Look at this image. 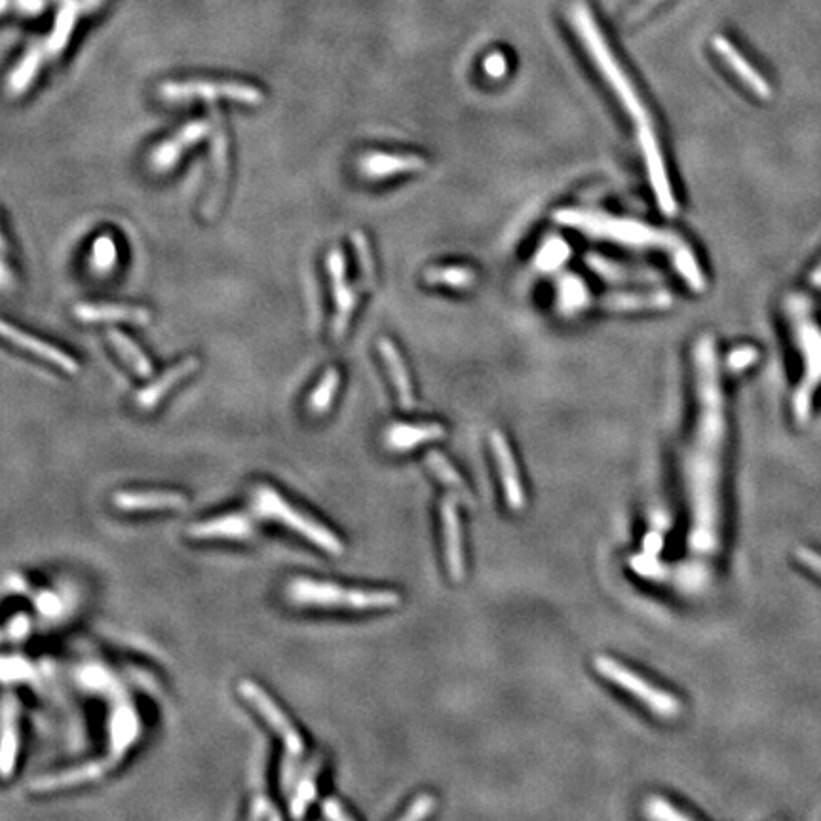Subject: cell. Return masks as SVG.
<instances>
[{
  "instance_id": "ba28073f",
  "label": "cell",
  "mask_w": 821,
  "mask_h": 821,
  "mask_svg": "<svg viewBox=\"0 0 821 821\" xmlns=\"http://www.w3.org/2000/svg\"><path fill=\"white\" fill-rule=\"evenodd\" d=\"M160 97L166 101H191V99H230L246 105L263 103V92L251 84L242 82H208V80H187V82H166L160 86Z\"/></svg>"
},
{
  "instance_id": "484cf974",
  "label": "cell",
  "mask_w": 821,
  "mask_h": 821,
  "mask_svg": "<svg viewBox=\"0 0 821 821\" xmlns=\"http://www.w3.org/2000/svg\"><path fill=\"white\" fill-rule=\"evenodd\" d=\"M445 436V428L438 422L430 424H394L386 432V445L392 451H409L426 441L440 440Z\"/></svg>"
},
{
  "instance_id": "d6986e66",
  "label": "cell",
  "mask_w": 821,
  "mask_h": 821,
  "mask_svg": "<svg viewBox=\"0 0 821 821\" xmlns=\"http://www.w3.org/2000/svg\"><path fill=\"white\" fill-rule=\"evenodd\" d=\"M713 50L721 56V59L725 61L726 67L738 77V80L751 90L753 96H757L759 99H770V97H772L770 84H768V82L764 80L763 75L757 73L755 67L734 48L732 42H728V40L723 39V37H717V39H713Z\"/></svg>"
},
{
  "instance_id": "f907efd6",
  "label": "cell",
  "mask_w": 821,
  "mask_h": 821,
  "mask_svg": "<svg viewBox=\"0 0 821 821\" xmlns=\"http://www.w3.org/2000/svg\"><path fill=\"white\" fill-rule=\"evenodd\" d=\"M6 4H8V0H0V12L6 8Z\"/></svg>"
},
{
  "instance_id": "ab89813d",
  "label": "cell",
  "mask_w": 821,
  "mask_h": 821,
  "mask_svg": "<svg viewBox=\"0 0 821 821\" xmlns=\"http://www.w3.org/2000/svg\"><path fill=\"white\" fill-rule=\"evenodd\" d=\"M436 808V799L432 795H421L417 797L413 804L409 806V810L401 816V821H417L424 820L426 816H430Z\"/></svg>"
},
{
  "instance_id": "2e32d148",
  "label": "cell",
  "mask_w": 821,
  "mask_h": 821,
  "mask_svg": "<svg viewBox=\"0 0 821 821\" xmlns=\"http://www.w3.org/2000/svg\"><path fill=\"white\" fill-rule=\"evenodd\" d=\"M120 759H122V755H113V757H107V759H99V761L82 764V766L65 770V772H58V774L40 778L31 785V789L37 791V793H50V791L94 782V780L103 778L107 772H111L116 764L120 763Z\"/></svg>"
},
{
  "instance_id": "ffe728a7",
  "label": "cell",
  "mask_w": 821,
  "mask_h": 821,
  "mask_svg": "<svg viewBox=\"0 0 821 821\" xmlns=\"http://www.w3.org/2000/svg\"><path fill=\"white\" fill-rule=\"evenodd\" d=\"M211 160H213V187H211L210 196H208V204H206V217L215 215V211L219 208L223 194H225V187H227V179H229V137L225 132V126L221 124V118L217 115V122H215V132H213V141H211Z\"/></svg>"
},
{
  "instance_id": "60d3db41",
  "label": "cell",
  "mask_w": 821,
  "mask_h": 821,
  "mask_svg": "<svg viewBox=\"0 0 821 821\" xmlns=\"http://www.w3.org/2000/svg\"><path fill=\"white\" fill-rule=\"evenodd\" d=\"M565 242L555 240L552 244H548L546 249L540 253V263L544 268H552L559 265L561 261H565Z\"/></svg>"
},
{
  "instance_id": "d4e9b609",
  "label": "cell",
  "mask_w": 821,
  "mask_h": 821,
  "mask_svg": "<svg viewBox=\"0 0 821 821\" xmlns=\"http://www.w3.org/2000/svg\"><path fill=\"white\" fill-rule=\"evenodd\" d=\"M673 305V297L668 291H647V293H609L599 297L597 306L612 312H637V310H664Z\"/></svg>"
},
{
  "instance_id": "f35d334b",
  "label": "cell",
  "mask_w": 821,
  "mask_h": 821,
  "mask_svg": "<svg viewBox=\"0 0 821 821\" xmlns=\"http://www.w3.org/2000/svg\"><path fill=\"white\" fill-rule=\"evenodd\" d=\"M759 360V352L755 346H740L732 354H728V369L732 371H744L749 365Z\"/></svg>"
},
{
  "instance_id": "9c48e42d",
  "label": "cell",
  "mask_w": 821,
  "mask_h": 821,
  "mask_svg": "<svg viewBox=\"0 0 821 821\" xmlns=\"http://www.w3.org/2000/svg\"><path fill=\"white\" fill-rule=\"evenodd\" d=\"M635 126H637V141H639L641 153L645 158V166H647V173H649L652 191L656 194L658 208L669 217H673L677 213V200H675V194H673L671 183H669L668 170H666L664 154H662L658 137H656V130L652 128L650 118L645 122L635 124Z\"/></svg>"
},
{
  "instance_id": "8992f818",
  "label": "cell",
  "mask_w": 821,
  "mask_h": 821,
  "mask_svg": "<svg viewBox=\"0 0 821 821\" xmlns=\"http://www.w3.org/2000/svg\"><path fill=\"white\" fill-rule=\"evenodd\" d=\"M253 508H255L257 514L276 519V521L284 523L289 529H293L295 533L305 536L306 540L320 546L327 554L341 555L344 552L343 542L339 540V536L335 535L333 531H329L322 523H318V521L310 519L305 514H301L299 510H295L286 498L280 497L268 485H259L255 489Z\"/></svg>"
},
{
  "instance_id": "b9f144b4",
  "label": "cell",
  "mask_w": 821,
  "mask_h": 821,
  "mask_svg": "<svg viewBox=\"0 0 821 821\" xmlns=\"http://www.w3.org/2000/svg\"><path fill=\"white\" fill-rule=\"evenodd\" d=\"M797 557H799V561H801L806 569H810L812 573L821 576V554L814 552V550H808V548H799V550H797Z\"/></svg>"
},
{
  "instance_id": "ee69618b",
  "label": "cell",
  "mask_w": 821,
  "mask_h": 821,
  "mask_svg": "<svg viewBox=\"0 0 821 821\" xmlns=\"http://www.w3.org/2000/svg\"><path fill=\"white\" fill-rule=\"evenodd\" d=\"M325 818L335 821H352V816L348 812H344L343 806L335 799H325L324 801Z\"/></svg>"
},
{
  "instance_id": "52a82bcc",
  "label": "cell",
  "mask_w": 821,
  "mask_h": 821,
  "mask_svg": "<svg viewBox=\"0 0 821 821\" xmlns=\"http://www.w3.org/2000/svg\"><path fill=\"white\" fill-rule=\"evenodd\" d=\"M595 669L603 677H607L609 681L616 683L618 687L628 690L637 700H641L645 706L649 707L650 711H654L658 717L677 719L681 715L683 706L673 694L650 685L649 681H645L643 677H639L637 673H633L626 666L618 664L616 660H611L607 656H599L595 660Z\"/></svg>"
},
{
  "instance_id": "9a60e30c",
  "label": "cell",
  "mask_w": 821,
  "mask_h": 821,
  "mask_svg": "<svg viewBox=\"0 0 821 821\" xmlns=\"http://www.w3.org/2000/svg\"><path fill=\"white\" fill-rule=\"evenodd\" d=\"M426 160L419 154H386L379 151L363 154L358 168L367 179H386L403 173H419L426 170Z\"/></svg>"
},
{
  "instance_id": "7402d4cb",
  "label": "cell",
  "mask_w": 821,
  "mask_h": 821,
  "mask_svg": "<svg viewBox=\"0 0 821 821\" xmlns=\"http://www.w3.org/2000/svg\"><path fill=\"white\" fill-rule=\"evenodd\" d=\"M457 495H449L441 502V519L445 533V555L449 573L455 582L464 578V555H462V536H460L459 512H457Z\"/></svg>"
},
{
  "instance_id": "f1b7e54d",
  "label": "cell",
  "mask_w": 821,
  "mask_h": 821,
  "mask_svg": "<svg viewBox=\"0 0 821 821\" xmlns=\"http://www.w3.org/2000/svg\"><path fill=\"white\" fill-rule=\"evenodd\" d=\"M77 18L78 0H65V4H63V6H61V10H59L58 20H56V25H54V31H52V35L48 37V40L44 42V50H46V54H50V56H59V54L65 50L67 42H69L71 35H73V29H75Z\"/></svg>"
},
{
  "instance_id": "d590c367",
  "label": "cell",
  "mask_w": 821,
  "mask_h": 821,
  "mask_svg": "<svg viewBox=\"0 0 821 821\" xmlns=\"http://www.w3.org/2000/svg\"><path fill=\"white\" fill-rule=\"evenodd\" d=\"M354 240V248L358 253V263H360V270H362V289H371L373 282H375V263H373V255L369 249V242L363 236L362 232H354L352 234Z\"/></svg>"
},
{
  "instance_id": "7bdbcfd3",
  "label": "cell",
  "mask_w": 821,
  "mask_h": 821,
  "mask_svg": "<svg viewBox=\"0 0 821 821\" xmlns=\"http://www.w3.org/2000/svg\"><path fill=\"white\" fill-rule=\"evenodd\" d=\"M485 71L493 78L504 77L506 75V58L495 52L493 56L485 59Z\"/></svg>"
},
{
  "instance_id": "5b68a950",
  "label": "cell",
  "mask_w": 821,
  "mask_h": 821,
  "mask_svg": "<svg viewBox=\"0 0 821 821\" xmlns=\"http://www.w3.org/2000/svg\"><path fill=\"white\" fill-rule=\"evenodd\" d=\"M287 595L297 605L312 607H344L350 611H377L400 605V595L390 590H360L343 588L329 582L297 578L289 584Z\"/></svg>"
},
{
  "instance_id": "8fae6325",
  "label": "cell",
  "mask_w": 821,
  "mask_h": 821,
  "mask_svg": "<svg viewBox=\"0 0 821 821\" xmlns=\"http://www.w3.org/2000/svg\"><path fill=\"white\" fill-rule=\"evenodd\" d=\"M327 274L333 287V297H335V320H333V341H341L344 333L348 331L352 314L358 305V295L354 287L346 280V259L344 253L339 248L329 249L327 253Z\"/></svg>"
},
{
  "instance_id": "1f68e13d",
  "label": "cell",
  "mask_w": 821,
  "mask_h": 821,
  "mask_svg": "<svg viewBox=\"0 0 821 821\" xmlns=\"http://www.w3.org/2000/svg\"><path fill=\"white\" fill-rule=\"evenodd\" d=\"M426 462H428V466L432 468V472H434L445 485H449V489L453 491V495L462 498L468 506L474 504V498L470 495V491H468L464 479L460 478L459 472L453 468V464H451L449 460L445 459L443 455H440L438 451H432V453L428 455Z\"/></svg>"
},
{
  "instance_id": "7a4b0ae2",
  "label": "cell",
  "mask_w": 821,
  "mask_h": 821,
  "mask_svg": "<svg viewBox=\"0 0 821 821\" xmlns=\"http://www.w3.org/2000/svg\"><path fill=\"white\" fill-rule=\"evenodd\" d=\"M559 225L580 230L592 238L609 240L618 246L635 249H662L687 286L700 293L706 289V276L687 242L671 230L656 229L635 219H622L592 210H559L554 215Z\"/></svg>"
},
{
  "instance_id": "cb8c5ba5",
  "label": "cell",
  "mask_w": 821,
  "mask_h": 821,
  "mask_svg": "<svg viewBox=\"0 0 821 821\" xmlns=\"http://www.w3.org/2000/svg\"><path fill=\"white\" fill-rule=\"evenodd\" d=\"M200 369V360L198 358H187L183 362L175 363L168 371H164L156 381L147 384L143 390H139L135 403L141 409H154L160 401L164 400V396L172 390L173 386H177L179 382L185 381L187 377H191L192 373H196Z\"/></svg>"
},
{
  "instance_id": "bcb514c9",
  "label": "cell",
  "mask_w": 821,
  "mask_h": 821,
  "mask_svg": "<svg viewBox=\"0 0 821 821\" xmlns=\"http://www.w3.org/2000/svg\"><path fill=\"white\" fill-rule=\"evenodd\" d=\"M18 6L27 14H37L42 10L44 0H18Z\"/></svg>"
},
{
  "instance_id": "4fadbf2b",
  "label": "cell",
  "mask_w": 821,
  "mask_h": 821,
  "mask_svg": "<svg viewBox=\"0 0 821 821\" xmlns=\"http://www.w3.org/2000/svg\"><path fill=\"white\" fill-rule=\"evenodd\" d=\"M210 132L211 126L206 120H192L187 126H183L177 134L172 135V139H166L154 149L151 154V166L154 172H170L173 166L181 160V156L196 143H200Z\"/></svg>"
},
{
  "instance_id": "e0dca14e",
  "label": "cell",
  "mask_w": 821,
  "mask_h": 821,
  "mask_svg": "<svg viewBox=\"0 0 821 821\" xmlns=\"http://www.w3.org/2000/svg\"><path fill=\"white\" fill-rule=\"evenodd\" d=\"M491 449H493V455L497 460L500 479L504 483V493H506L508 506L514 512H521L525 508V493H523V485H521L519 472H517L514 453H512L508 440L502 432H493L491 434Z\"/></svg>"
},
{
  "instance_id": "83f0119b",
  "label": "cell",
  "mask_w": 821,
  "mask_h": 821,
  "mask_svg": "<svg viewBox=\"0 0 821 821\" xmlns=\"http://www.w3.org/2000/svg\"><path fill=\"white\" fill-rule=\"evenodd\" d=\"M44 54H46L44 44H35L27 50V54L21 58L20 65L8 77V92L12 96L25 94L27 88L35 82Z\"/></svg>"
},
{
  "instance_id": "e575fe53",
  "label": "cell",
  "mask_w": 821,
  "mask_h": 821,
  "mask_svg": "<svg viewBox=\"0 0 821 821\" xmlns=\"http://www.w3.org/2000/svg\"><path fill=\"white\" fill-rule=\"evenodd\" d=\"M116 261H118V251H116L115 238L109 234L97 236L92 246L90 267L94 268V272L99 276H105L115 268Z\"/></svg>"
},
{
  "instance_id": "7dc6e473",
  "label": "cell",
  "mask_w": 821,
  "mask_h": 821,
  "mask_svg": "<svg viewBox=\"0 0 821 821\" xmlns=\"http://www.w3.org/2000/svg\"><path fill=\"white\" fill-rule=\"evenodd\" d=\"M10 282H12V274H10V270L6 268V265L0 261V287L10 286Z\"/></svg>"
},
{
  "instance_id": "7c38bea8",
  "label": "cell",
  "mask_w": 821,
  "mask_h": 821,
  "mask_svg": "<svg viewBox=\"0 0 821 821\" xmlns=\"http://www.w3.org/2000/svg\"><path fill=\"white\" fill-rule=\"evenodd\" d=\"M20 753V700L14 694L4 696L0 707V778L8 780L18 763Z\"/></svg>"
},
{
  "instance_id": "f546056e",
  "label": "cell",
  "mask_w": 821,
  "mask_h": 821,
  "mask_svg": "<svg viewBox=\"0 0 821 821\" xmlns=\"http://www.w3.org/2000/svg\"><path fill=\"white\" fill-rule=\"evenodd\" d=\"M107 335H109V343L113 344L116 354H118L124 362L128 363L139 377H143V379L151 377V373H153V363H151V360L143 354V350H141L128 335H124V333H120V331H116V329H111Z\"/></svg>"
},
{
  "instance_id": "4dcf8cb0",
  "label": "cell",
  "mask_w": 821,
  "mask_h": 821,
  "mask_svg": "<svg viewBox=\"0 0 821 821\" xmlns=\"http://www.w3.org/2000/svg\"><path fill=\"white\" fill-rule=\"evenodd\" d=\"M424 282L430 286L468 289V287L476 286L478 274L476 270L466 267H432L424 270Z\"/></svg>"
},
{
  "instance_id": "44dd1931",
  "label": "cell",
  "mask_w": 821,
  "mask_h": 821,
  "mask_svg": "<svg viewBox=\"0 0 821 821\" xmlns=\"http://www.w3.org/2000/svg\"><path fill=\"white\" fill-rule=\"evenodd\" d=\"M75 316L86 324H107V322H124V324H151V312L147 308L128 305H105V303H80L75 308Z\"/></svg>"
},
{
  "instance_id": "603a6c76",
  "label": "cell",
  "mask_w": 821,
  "mask_h": 821,
  "mask_svg": "<svg viewBox=\"0 0 821 821\" xmlns=\"http://www.w3.org/2000/svg\"><path fill=\"white\" fill-rule=\"evenodd\" d=\"M255 535V523L244 514H230V516L213 517L202 523H194L189 527V536L200 540L211 538H230V540H248Z\"/></svg>"
},
{
  "instance_id": "30bf717a",
  "label": "cell",
  "mask_w": 821,
  "mask_h": 821,
  "mask_svg": "<svg viewBox=\"0 0 821 821\" xmlns=\"http://www.w3.org/2000/svg\"><path fill=\"white\" fill-rule=\"evenodd\" d=\"M238 692L242 694V698L248 702L249 706L267 721L268 726L284 740L289 755L299 759L305 753V742L280 706L268 696L263 688L248 679L238 683Z\"/></svg>"
},
{
  "instance_id": "74e56055",
  "label": "cell",
  "mask_w": 821,
  "mask_h": 821,
  "mask_svg": "<svg viewBox=\"0 0 821 821\" xmlns=\"http://www.w3.org/2000/svg\"><path fill=\"white\" fill-rule=\"evenodd\" d=\"M645 812L650 820L690 821V816H687L685 812H679L673 804H669L662 797H650L645 804Z\"/></svg>"
},
{
  "instance_id": "5bb4252c",
  "label": "cell",
  "mask_w": 821,
  "mask_h": 821,
  "mask_svg": "<svg viewBox=\"0 0 821 821\" xmlns=\"http://www.w3.org/2000/svg\"><path fill=\"white\" fill-rule=\"evenodd\" d=\"M0 339H4V341H8V343L18 346V348L29 352V354L39 356L42 360L56 365L61 371H65V373H69V375H77L78 371H80V365H78L77 360L71 358L67 352H63L58 346L48 344L46 341H40L37 337L29 335V333H23L18 327L6 324V322H2V320H0Z\"/></svg>"
},
{
  "instance_id": "681fc988",
  "label": "cell",
  "mask_w": 821,
  "mask_h": 821,
  "mask_svg": "<svg viewBox=\"0 0 821 821\" xmlns=\"http://www.w3.org/2000/svg\"><path fill=\"white\" fill-rule=\"evenodd\" d=\"M4 251H6V242H4V236L0 232V253H4Z\"/></svg>"
},
{
  "instance_id": "4316f807",
  "label": "cell",
  "mask_w": 821,
  "mask_h": 821,
  "mask_svg": "<svg viewBox=\"0 0 821 821\" xmlns=\"http://www.w3.org/2000/svg\"><path fill=\"white\" fill-rule=\"evenodd\" d=\"M379 352H381L382 360L388 367V373L392 377V382L398 390V398H400L401 407L403 409H413L415 407V394H413V386L409 381V373L407 367L401 360L400 350L396 348V344L388 339L379 341Z\"/></svg>"
},
{
  "instance_id": "8d00e7d4",
  "label": "cell",
  "mask_w": 821,
  "mask_h": 821,
  "mask_svg": "<svg viewBox=\"0 0 821 821\" xmlns=\"http://www.w3.org/2000/svg\"><path fill=\"white\" fill-rule=\"evenodd\" d=\"M559 293H561L559 303L563 306V310H567V312L582 308L586 303V295H588L584 284L578 278H573V276L563 278V282L559 284Z\"/></svg>"
},
{
  "instance_id": "836d02e7",
  "label": "cell",
  "mask_w": 821,
  "mask_h": 821,
  "mask_svg": "<svg viewBox=\"0 0 821 821\" xmlns=\"http://www.w3.org/2000/svg\"><path fill=\"white\" fill-rule=\"evenodd\" d=\"M320 768H322V757H314V761L308 764L305 776H303V780L299 783L297 793H295L293 802H291V814H293V818H303L308 802L314 799V795H316V778H318Z\"/></svg>"
},
{
  "instance_id": "f6af8a7d",
  "label": "cell",
  "mask_w": 821,
  "mask_h": 821,
  "mask_svg": "<svg viewBox=\"0 0 821 821\" xmlns=\"http://www.w3.org/2000/svg\"><path fill=\"white\" fill-rule=\"evenodd\" d=\"M660 2H662V0H641V2L631 10L630 14H628V21L635 23V21L643 20Z\"/></svg>"
},
{
  "instance_id": "ac0fdd59",
  "label": "cell",
  "mask_w": 821,
  "mask_h": 821,
  "mask_svg": "<svg viewBox=\"0 0 821 821\" xmlns=\"http://www.w3.org/2000/svg\"><path fill=\"white\" fill-rule=\"evenodd\" d=\"M113 504L122 512H158L183 510L189 500L175 491H120L113 497Z\"/></svg>"
},
{
  "instance_id": "d6a6232c",
  "label": "cell",
  "mask_w": 821,
  "mask_h": 821,
  "mask_svg": "<svg viewBox=\"0 0 821 821\" xmlns=\"http://www.w3.org/2000/svg\"><path fill=\"white\" fill-rule=\"evenodd\" d=\"M339 384H341L339 369H335V367L327 369L324 377L318 382V386L314 388V392L310 394V400H308V409L314 417L327 413V409L331 407V403L335 400Z\"/></svg>"
},
{
  "instance_id": "6da1fadb",
  "label": "cell",
  "mask_w": 821,
  "mask_h": 821,
  "mask_svg": "<svg viewBox=\"0 0 821 821\" xmlns=\"http://www.w3.org/2000/svg\"><path fill=\"white\" fill-rule=\"evenodd\" d=\"M698 390V426L692 447L694 472V546L711 552L717 546L719 464L725 441V398L717 367V344L702 335L694 344Z\"/></svg>"
},
{
  "instance_id": "c3c4849f",
  "label": "cell",
  "mask_w": 821,
  "mask_h": 821,
  "mask_svg": "<svg viewBox=\"0 0 821 821\" xmlns=\"http://www.w3.org/2000/svg\"><path fill=\"white\" fill-rule=\"evenodd\" d=\"M810 286L821 289V261L818 263V267L814 268L812 274H810Z\"/></svg>"
},
{
  "instance_id": "277c9868",
  "label": "cell",
  "mask_w": 821,
  "mask_h": 821,
  "mask_svg": "<svg viewBox=\"0 0 821 821\" xmlns=\"http://www.w3.org/2000/svg\"><path fill=\"white\" fill-rule=\"evenodd\" d=\"M569 18H571L578 39L582 40L588 56L592 58L595 67L599 69L601 77L607 80L612 92L620 99V103L624 105L628 115L635 120V124L649 120L650 116L647 113V107H645L643 99L639 96V92L635 90V86H633L630 77L626 75V71L622 69L620 61L612 54L611 46L607 44V40L603 37L601 27L597 25V21L593 18L592 10L588 8V4L584 0H574L571 4V10H569Z\"/></svg>"
},
{
  "instance_id": "3957f363",
  "label": "cell",
  "mask_w": 821,
  "mask_h": 821,
  "mask_svg": "<svg viewBox=\"0 0 821 821\" xmlns=\"http://www.w3.org/2000/svg\"><path fill=\"white\" fill-rule=\"evenodd\" d=\"M783 314L804 365V375L793 398L795 419L806 422L821 382V327L816 322L812 301L804 293H787L783 299Z\"/></svg>"
}]
</instances>
